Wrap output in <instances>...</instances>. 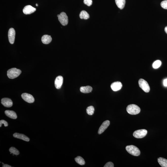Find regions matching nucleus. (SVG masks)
Here are the masks:
<instances>
[{"instance_id": "obj_24", "label": "nucleus", "mask_w": 167, "mask_h": 167, "mask_svg": "<svg viewBox=\"0 0 167 167\" xmlns=\"http://www.w3.org/2000/svg\"><path fill=\"white\" fill-rule=\"evenodd\" d=\"M162 64L161 62L159 60H157L155 61L153 64V67L155 69L159 68Z\"/></svg>"}, {"instance_id": "obj_21", "label": "nucleus", "mask_w": 167, "mask_h": 167, "mask_svg": "<svg viewBox=\"0 0 167 167\" xmlns=\"http://www.w3.org/2000/svg\"><path fill=\"white\" fill-rule=\"evenodd\" d=\"M76 162L80 165H83L85 164V162L84 159L80 156H78L75 158Z\"/></svg>"}, {"instance_id": "obj_27", "label": "nucleus", "mask_w": 167, "mask_h": 167, "mask_svg": "<svg viewBox=\"0 0 167 167\" xmlns=\"http://www.w3.org/2000/svg\"><path fill=\"white\" fill-rule=\"evenodd\" d=\"M2 124H4L5 127H7L8 123L7 121L4 120H1L0 121V127H1Z\"/></svg>"}, {"instance_id": "obj_30", "label": "nucleus", "mask_w": 167, "mask_h": 167, "mask_svg": "<svg viewBox=\"0 0 167 167\" xmlns=\"http://www.w3.org/2000/svg\"><path fill=\"white\" fill-rule=\"evenodd\" d=\"M2 167H11L12 166H10V165H9L7 164H4L3 165Z\"/></svg>"}, {"instance_id": "obj_11", "label": "nucleus", "mask_w": 167, "mask_h": 167, "mask_svg": "<svg viewBox=\"0 0 167 167\" xmlns=\"http://www.w3.org/2000/svg\"><path fill=\"white\" fill-rule=\"evenodd\" d=\"M1 103L5 107H10L13 105V102L10 99L8 98H3L1 99Z\"/></svg>"}, {"instance_id": "obj_4", "label": "nucleus", "mask_w": 167, "mask_h": 167, "mask_svg": "<svg viewBox=\"0 0 167 167\" xmlns=\"http://www.w3.org/2000/svg\"><path fill=\"white\" fill-rule=\"evenodd\" d=\"M138 83L140 87L144 92H149L150 90V87L146 81L142 79H141L139 80Z\"/></svg>"}, {"instance_id": "obj_22", "label": "nucleus", "mask_w": 167, "mask_h": 167, "mask_svg": "<svg viewBox=\"0 0 167 167\" xmlns=\"http://www.w3.org/2000/svg\"><path fill=\"white\" fill-rule=\"evenodd\" d=\"M95 108L94 106H89L86 109V112L87 114L89 115H92L94 114Z\"/></svg>"}, {"instance_id": "obj_20", "label": "nucleus", "mask_w": 167, "mask_h": 167, "mask_svg": "<svg viewBox=\"0 0 167 167\" xmlns=\"http://www.w3.org/2000/svg\"><path fill=\"white\" fill-rule=\"evenodd\" d=\"M81 19H88L89 18V15L87 12L85 11H81L79 15Z\"/></svg>"}, {"instance_id": "obj_26", "label": "nucleus", "mask_w": 167, "mask_h": 167, "mask_svg": "<svg viewBox=\"0 0 167 167\" xmlns=\"http://www.w3.org/2000/svg\"><path fill=\"white\" fill-rule=\"evenodd\" d=\"M84 3L88 6H90L92 4V0H84Z\"/></svg>"}, {"instance_id": "obj_15", "label": "nucleus", "mask_w": 167, "mask_h": 167, "mask_svg": "<svg viewBox=\"0 0 167 167\" xmlns=\"http://www.w3.org/2000/svg\"><path fill=\"white\" fill-rule=\"evenodd\" d=\"M5 113L7 116L13 119H16L17 118L16 112L10 110H6L5 111Z\"/></svg>"}, {"instance_id": "obj_1", "label": "nucleus", "mask_w": 167, "mask_h": 167, "mask_svg": "<svg viewBox=\"0 0 167 167\" xmlns=\"http://www.w3.org/2000/svg\"><path fill=\"white\" fill-rule=\"evenodd\" d=\"M128 113L130 115H136L138 114L141 111V109L137 105L131 104L128 105L126 108Z\"/></svg>"}, {"instance_id": "obj_19", "label": "nucleus", "mask_w": 167, "mask_h": 167, "mask_svg": "<svg viewBox=\"0 0 167 167\" xmlns=\"http://www.w3.org/2000/svg\"><path fill=\"white\" fill-rule=\"evenodd\" d=\"M158 162L160 165L162 167H167V160L165 158H158Z\"/></svg>"}, {"instance_id": "obj_17", "label": "nucleus", "mask_w": 167, "mask_h": 167, "mask_svg": "<svg viewBox=\"0 0 167 167\" xmlns=\"http://www.w3.org/2000/svg\"><path fill=\"white\" fill-rule=\"evenodd\" d=\"M92 89V87L89 86L81 87L80 89L81 92L83 93H89L91 92Z\"/></svg>"}, {"instance_id": "obj_25", "label": "nucleus", "mask_w": 167, "mask_h": 167, "mask_svg": "<svg viewBox=\"0 0 167 167\" xmlns=\"http://www.w3.org/2000/svg\"><path fill=\"white\" fill-rule=\"evenodd\" d=\"M161 5L164 9H167V0L162 1L161 3Z\"/></svg>"}, {"instance_id": "obj_16", "label": "nucleus", "mask_w": 167, "mask_h": 167, "mask_svg": "<svg viewBox=\"0 0 167 167\" xmlns=\"http://www.w3.org/2000/svg\"><path fill=\"white\" fill-rule=\"evenodd\" d=\"M52 38L50 35H45L43 36L42 38V43L44 44H48L51 42Z\"/></svg>"}, {"instance_id": "obj_6", "label": "nucleus", "mask_w": 167, "mask_h": 167, "mask_svg": "<svg viewBox=\"0 0 167 167\" xmlns=\"http://www.w3.org/2000/svg\"><path fill=\"white\" fill-rule=\"evenodd\" d=\"M59 21L63 26H66L68 23V18L66 14L64 12H62L58 17Z\"/></svg>"}, {"instance_id": "obj_13", "label": "nucleus", "mask_w": 167, "mask_h": 167, "mask_svg": "<svg viewBox=\"0 0 167 167\" xmlns=\"http://www.w3.org/2000/svg\"><path fill=\"white\" fill-rule=\"evenodd\" d=\"M122 87V84L121 82L119 81L114 82L111 85V89L114 91H117L120 90L121 89Z\"/></svg>"}, {"instance_id": "obj_33", "label": "nucleus", "mask_w": 167, "mask_h": 167, "mask_svg": "<svg viewBox=\"0 0 167 167\" xmlns=\"http://www.w3.org/2000/svg\"><path fill=\"white\" fill-rule=\"evenodd\" d=\"M36 6H38V4H36Z\"/></svg>"}, {"instance_id": "obj_8", "label": "nucleus", "mask_w": 167, "mask_h": 167, "mask_svg": "<svg viewBox=\"0 0 167 167\" xmlns=\"http://www.w3.org/2000/svg\"><path fill=\"white\" fill-rule=\"evenodd\" d=\"M22 97L25 101L29 103H33L34 102V99L32 95L30 94L24 93L22 94Z\"/></svg>"}, {"instance_id": "obj_31", "label": "nucleus", "mask_w": 167, "mask_h": 167, "mask_svg": "<svg viewBox=\"0 0 167 167\" xmlns=\"http://www.w3.org/2000/svg\"><path fill=\"white\" fill-rule=\"evenodd\" d=\"M165 33H166L167 34V26L165 28Z\"/></svg>"}, {"instance_id": "obj_7", "label": "nucleus", "mask_w": 167, "mask_h": 167, "mask_svg": "<svg viewBox=\"0 0 167 167\" xmlns=\"http://www.w3.org/2000/svg\"><path fill=\"white\" fill-rule=\"evenodd\" d=\"M15 34V29L13 28L10 29L8 32V38L10 43L11 44H13L14 42Z\"/></svg>"}, {"instance_id": "obj_18", "label": "nucleus", "mask_w": 167, "mask_h": 167, "mask_svg": "<svg viewBox=\"0 0 167 167\" xmlns=\"http://www.w3.org/2000/svg\"><path fill=\"white\" fill-rule=\"evenodd\" d=\"M115 2L118 8L121 9L124 8L125 4V0H115Z\"/></svg>"}, {"instance_id": "obj_10", "label": "nucleus", "mask_w": 167, "mask_h": 167, "mask_svg": "<svg viewBox=\"0 0 167 167\" xmlns=\"http://www.w3.org/2000/svg\"><path fill=\"white\" fill-rule=\"evenodd\" d=\"M36 10V8L30 5L26 6L23 9V12L25 14H30L33 13Z\"/></svg>"}, {"instance_id": "obj_23", "label": "nucleus", "mask_w": 167, "mask_h": 167, "mask_svg": "<svg viewBox=\"0 0 167 167\" xmlns=\"http://www.w3.org/2000/svg\"><path fill=\"white\" fill-rule=\"evenodd\" d=\"M9 151L11 153V154H13L14 155H18L20 154L19 151L15 147H11L9 149Z\"/></svg>"}, {"instance_id": "obj_5", "label": "nucleus", "mask_w": 167, "mask_h": 167, "mask_svg": "<svg viewBox=\"0 0 167 167\" xmlns=\"http://www.w3.org/2000/svg\"><path fill=\"white\" fill-rule=\"evenodd\" d=\"M147 133V130L142 129L136 131L133 133V136L136 138H142L145 137Z\"/></svg>"}, {"instance_id": "obj_29", "label": "nucleus", "mask_w": 167, "mask_h": 167, "mask_svg": "<svg viewBox=\"0 0 167 167\" xmlns=\"http://www.w3.org/2000/svg\"><path fill=\"white\" fill-rule=\"evenodd\" d=\"M163 85L165 86H167V79L164 80L163 81Z\"/></svg>"}, {"instance_id": "obj_14", "label": "nucleus", "mask_w": 167, "mask_h": 167, "mask_svg": "<svg viewBox=\"0 0 167 167\" xmlns=\"http://www.w3.org/2000/svg\"><path fill=\"white\" fill-rule=\"evenodd\" d=\"M13 136L15 138L20 139L23 140L25 141L28 142L30 140L28 137L23 134L15 133L13 134Z\"/></svg>"}, {"instance_id": "obj_9", "label": "nucleus", "mask_w": 167, "mask_h": 167, "mask_svg": "<svg viewBox=\"0 0 167 167\" xmlns=\"http://www.w3.org/2000/svg\"><path fill=\"white\" fill-rule=\"evenodd\" d=\"M110 124V121L109 120H106L103 122L102 125L99 127L98 133L99 134H102L107 128Z\"/></svg>"}, {"instance_id": "obj_32", "label": "nucleus", "mask_w": 167, "mask_h": 167, "mask_svg": "<svg viewBox=\"0 0 167 167\" xmlns=\"http://www.w3.org/2000/svg\"><path fill=\"white\" fill-rule=\"evenodd\" d=\"M59 14H58V15H57V16L58 17H59Z\"/></svg>"}, {"instance_id": "obj_3", "label": "nucleus", "mask_w": 167, "mask_h": 167, "mask_svg": "<svg viewBox=\"0 0 167 167\" xmlns=\"http://www.w3.org/2000/svg\"><path fill=\"white\" fill-rule=\"evenodd\" d=\"M21 73L22 71L16 68H12L8 71L7 76L10 79H13L18 77Z\"/></svg>"}, {"instance_id": "obj_28", "label": "nucleus", "mask_w": 167, "mask_h": 167, "mask_svg": "<svg viewBox=\"0 0 167 167\" xmlns=\"http://www.w3.org/2000/svg\"><path fill=\"white\" fill-rule=\"evenodd\" d=\"M104 167H114V164L112 162H109L106 164L104 166Z\"/></svg>"}, {"instance_id": "obj_2", "label": "nucleus", "mask_w": 167, "mask_h": 167, "mask_svg": "<svg viewBox=\"0 0 167 167\" xmlns=\"http://www.w3.org/2000/svg\"><path fill=\"white\" fill-rule=\"evenodd\" d=\"M126 149L129 154L134 156H139L141 154L139 149L135 146H127L126 147Z\"/></svg>"}, {"instance_id": "obj_12", "label": "nucleus", "mask_w": 167, "mask_h": 167, "mask_svg": "<svg viewBox=\"0 0 167 167\" xmlns=\"http://www.w3.org/2000/svg\"><path fill=\"white\" fill-rule=\"evenodd\" d=\"M63 82V78L61 76H59L55 79L54 84L55 88L57 89L61 88Z\"/></svg>"}]
</instances>
